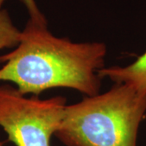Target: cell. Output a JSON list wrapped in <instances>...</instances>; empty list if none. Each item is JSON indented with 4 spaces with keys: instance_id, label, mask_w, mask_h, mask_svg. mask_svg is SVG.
<instances>
[{
    "instance_id": "1",
    "label": "cell",
    "mask_w": 146,
    "mask_h": 146,
    "mask_svg": "<svg viewBox=\"0 0 146 146\" xmlns=\"http://www.w3.org/2000/svg\"><path fill=\"white\" fill-rule=\"evenodd\" d=\"M107 48L102 42H72L53 35L47 21L29 19L16 50L0 56V81L16 84L23 95L68 88L86 96L99 94Z\"/></svg>"
},
{
    "instance_id": "2",
    "label": "cell",
    "mask_w": 146,
    "mask_h": 146,
    "mask_svg": "<svg viewBox=\"0 0 146 146\" xmlns=\"http://www.w3.org/2000/svg\"><path fill=\"white\" fill-rule=\"evenodd\" d=\"M146 93L115 84L103 94L67 105L54 136L65 146H137Z\"/></svg>"
},
{
    "instance_id": "3",
    "label": "cell",
    "mask_w": 146,
    "mask_h": 146,
    "mask_svg": "<svg viewBox=\"0 0 146 146\" xmlns=\"http://www.w3.org/2000/svg\"><path fill=\"white\" fill-rule=\"evenodd\" d=\"M67 100L26 98L10 85L0 86V127L16 146H50L63 120Z\"/></svg>"
},
{
    "instance_id": "4",
    "label": "cell",
    "mask_w": 146,
    "mask_h": 146,
    "mask_svg": "<svg viewBox=\"0 0 146 146\" xmlns=\"http://www.w3.org/2000/svg\"><path fill=\"white\" fill-rule=\"evenodd\" d=\"M102 79L108 78L115 84H126L146 93V51L124 67L113 66L98 71Z\"/></svg>"
},
{
    "instance_id": "5",
    "label": "cell",
    "mask_w": 146,
    "mask_h": 146,
    "mask_svg": "<svg viewBox=\"0 0 146 146\" xmlns=\"http://www.w3.org/2000/svg\"><path fill=\"white\" fill-rule=\"evenodd\" d=\"M21 32L16 28L8 12L0 7V50L18 46Z\"/></svg>"
},
{
    "instance_id": "6",
    "label": "cell",
    "mask_w": 146,
    "mask_h": 146,
    "mask_svg": "<svg viewBox=\"0 0 146 146\" xmlns=\"http://www.w3.org/2000/svg\"><path fill=\"white\" fill-rule=\"evenodd\" d=\"M21 1L26 7L27 10L29 11V14L30 16L29 19L35 21H46L45 16L39 10L35 0H21ZM4 2L5 0H0V7H2Z\"/></svg>"
},
{
    "instance_id": "7",
    "label": "cell",
    "mask_w": 146,
    "mask_h": 146,
    "mask_svg": "<svg viewBox=\"0 0 146 146\" xmlns=\"http://www.w3.org/2000/svg\"><path fill=\"white\" fill-rule=\"evenodd\" d=\"M0 146H3V143H1V142H0Z\"/></svg>"
}]
</instances>
